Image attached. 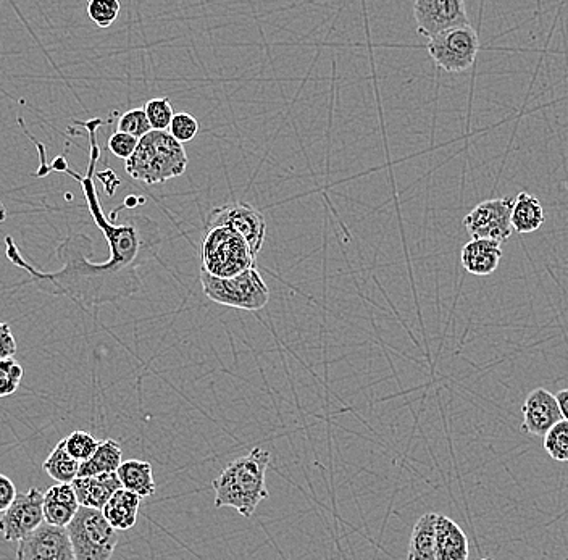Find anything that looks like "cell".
<instances>
[{
    "instance_id": "1",
    "label": "cell",
    "mask_w": 568,
    "mask_h": 560,
    "mask_svg": "<svg viewBox=\"0 0 568 560\" xmlns=\"http://www.w3.org/2000/svg\"><path fill=\"white\" fill-rule=\"evenodd\" d=\"M270 462V452L254 448L247 456L226 465V469L212 481L215 507H231L241 517H252L259 504L268 498L267 469Z\"/></svg>"
},
{
    "instance_id": "2",
    "label": "cell",
    "mask_w": 568,
    "mask_h": 560,
    "mask_svg": "<svg viewBox=\"0 0 568 560\" xmlns=\"http://www.w3.org/2000/svg\"><path fill=\"white\" fill-rule=\"evenodd\" d=\"M188 168V155L168 131H151L139 139L136 151L126 160L125 170L133 180L162 184L183 175Z\"/></svg>"
},
{
    "instance_id": "3",
    "label": "cell",
    "mask_w": 568,
    "mask_h": 560,
    "mask_svg": "<svg viewBox=\"0 0 568 560\" xmlns=\"http://www.w3.org/2000/svg\"><path fill=\"white\" fill-rule=\"evenodd\" d=\"M202 291L210 301L233 309L262 310L270 301V291L257 268H249L233 278H217L201 270Z\"/></svg>"
},
{
    "instance_id": "4",
    "label": "cell",
    "mask_w": 568,
    "mask_h": 560,
    "mask_svg": "<svg viewBox=\"0 0 568 560\" xmlns=\"http://www.w3.org/2000/svg\"><path fill=\"white\" fill-rule=\"evenodd\" d=\"M255 267V255L243 236L228 228L205 230L202 270L217 278H233Z\"/></svg>"
},
{
    "instance_id": "5",
    "label": "cell",
    "mask_w": 568,
    "mask_h": 560,
    "mask_svg": "<svg viewBox=\"0 0 568 560\" xmlns=\"http://www.w3.org/2000/svg\"><path fill=\"white\" fill-rule=\"evenodd\" d=\"M67 531L75 560H110L117 549V530L110 527L102 510L80 506Z\"/></svg>"
},
{
    "instance_id": "6",
    "label": "cell",
    "mask_w": 568,
    "mask_h": 560,
    "mask_svg": "<svg viewBox=\"0 0 568 560\" xmlns=\"http://www.w3.org/2000/svg\"><path fill=\"white\" fill-rule=\"evenodd\" d=\"M428 54L447 73L465 72L473 67L480 52V38L472 26H460L439 34L426 44Z\"/></svg>"
},
{
    "instance_id": "7",
    "label": "cell",
    "mask_w": 568,
    "mask_h": 560,
    "mask_svg": "<svg viewBox=\"0 0 568 560\" xmlns=\"http://www.w3.org/2000/svg\"><path fill=\"white\" fill-rule=\"evenodd\" d=\"M212 228H228L243 236L255 257L264 246L265 235H267V222H265L264 215L255 209L254 205L246 204V202H231V204L213 209L207 217L205 230H212Z\"/></svg>"
},
{
    "instance_id": "8",
    "label": "cell",
    "mask_w": 568,
    "mask_h": 560,
    "mask_svg": "<svg viewBox=\"0 0 568 560\" xmlns=\"http://www.w3.org/2000/svg\"><path fill=\"white\" fill-rule=\"evenodd\" d=\"M515 197L506 196L489 199L473 207L472 212L464 218V226L472 239H488L502 244L512 235V207Z\"/></svg>"
},
{
    "instance_id": "9",
    "label": "cell",
    "mask_w": 568,
    "mask_h": 560,
    "mask_svg": "<svg viewBox=\"0 0 568 560\" xmlns=\"http://www.w3.org/2000/svg\"><path fill=\"white\" fill-rule=\"evenodd\" d=\"M414 17L418 34L428 39L470 25L467 7L462 0H417Z\"/></svg>"
},
{
    "instance_id": "10",
    "label": "cell",
    "mask_w": 568,
    "mask_h": 560,
    "mask_svg": "<svg viewBox=\"0 0 568 560\" xmlns=\"http://www.w3.org/2000/svg\"><path fill=\"white\" fill-rule=\"evenodd\" d=\"M44 493L38 488H31L23 494H17L9 509L0 517V533L5 541H21L31 535L44 523Z\"/></svg>"
},
{
    "instance_id": "11",
    "label": "cell",
    "mask_w": 568,
    "mask_h": 560,
    "mask_svg": "<svg viewBox=\"0 0 568 560\" xmlns=\"http://www.w3.org/2000/svg\"><path fill=\"white\" fill-rule=\"evenodd\" d=\"M17 560H75L67 528L42 523L18 541Z\"/></svg>"
},
{
    "instance_id": "12",
    "label": "cell",
    "mask_w": 568,
    "mask_h": 560,
    "mask_svg": "<svg viewBox=\"0 0 568 560\" xmlns=\"http://www.w3.org/2000/svg\"><path fill=\"white\" fill-rule=\"evenodd\" d=\"M523 433L533 436H543L554 425L562 420L559 404L551 391L544 388H536L528 394L522 407Z\"/></svg>"
},
{
    "instance_id": "13",
    "label": "cell",
    "mask_w": 568,
    "mask_h": 560,
    "mask_svg": "<svg viewBox=\"0 0 568 560\" xmlns=\"http://www.w3.org/2000/svg\"><path fill=\"white\" fill-rule=\"evenodd\" d=\"M71 488L75 491L76 499L81 507L102 510L113 494L123 486L117 473H105V475H96V477H78L71 483Z\"/></svg>"
},
{
    "instance_id": "14",
    "label": "cell",
    "mask_w": 568,
    "mask_h": 560,
    "mask_svg": "<svg viewBox=\"0 0 568 560\" xmlns=\"http://www.w3.org/2000/svg\"><path fill=\"white\" fill-rule=\"evenodd\" d=\"M78 509L80 502L76 499L71 485L57 483L44 493V502H42L44 522L52 527L67 528L71 520L75 519Z\"/></svg>"
},
{
    "instance_id": "15",
    "label": "cell",
    "mask_w": 568,
    "mask_h": 560,
    "mask_svg": "<svg viewBox=\"0 0 568 560\" xmlns=\"http://www.w3.org/2000/svg\"><path fill=\"white\" fill-rule=\"evenodd\" d=\"M502 247L488 239H472L465 244L460 254V262L472 275L488 276L496 272L501 264Z\"/></svg>"
},
{
    "instance_id": "16",
    "label": "cell",
    "mask_w": 568,
    "mask_h": 560,
    "mask_svg": "<svg viewBox=\"0 0 568 560\" xmlns=\"http://www.w3.org/2000/svg\"><path fill=\"white\" fill-rule=\"evenodd\" d=\"M468 538L464 530L446 515L436 522V560H467Z\"/></svg>"
},
{
    "instance_id": "17",
    "label": "cell",
    "mask_w": 568,
    "mask_h": 560,
    "mask_svg": "<svg viewBox=\"0 0 568 560\" xmlns=\"http://www.w3.org/2000/svg\"><path fill=\"white\" fill-rule=\"evenodd\" d=\"M139 507L141 498L122 488L105 504L102 514L113 530L126 531L131 530L138 522Z\"/></svg>"
},
{
    "instance_id": "18",
    "label": "cell",
    "mask_w": 568,
    "mask_h": 560,
    "mask_svg": "<svg viewBox=\"0 0 568 560\" xmlns=\"http://www.w3.org/2000/svg\"><path fill=\"white\" fill-rule=\"evenodd\" d=\"M117 477L120 478L123 489L131 491L141 499L149 498L157 489L152 465L146 460L131 459L122 462L118 467Z\"/></svg>"
},
{
    "instance_id": "19",
    "label": "cell",
    "mask_w": 568,
    "mask_h": 560,
    "mask_svg": "<svg viewBox=\"0 0 568 560\" xmlns=\"http://www.w3.org/2000/svg\"><path fill=\"white\" fill-rule=\"evenodd\" d=\"M544 209L539 199L528 193H520L515 197L514 207H512V230L517 231L518 235H528L535 233L544 225Z\"/></svg>"
},
{
    "instance_id": "20",
    "label": "cell",
    "mask_w": 568,
    "mask_h": 560,
    "mask_svg": "<svg viewBox=\"0 0 568 560\" xmlns=\"http://www.w3.org/2000/svg\"><path fill=\"white\" fill-rule=\"evenodd\" d=\"M438 515L428 512L415 523L410 536L407 560H436V522Z\"/></svg>"
},
{
    "instance_id": "21",
    "label": "cell",
    "mask_w": 568,
    "mask_h": 560,
    "mask_svg": "<svg viewBox=\"0 0 568 560\" xmlns=\"http://www.w3.org/2000/svg\"><path fill=\"white\" fill-rule=\"evenodd\" d=\"M122 462L123 452L120 444L110 438L104 439L97 446L91 459L81 462L78 477H96V475H105V473H117Z\"/></svg>"
},
{
    "instance_id": "22",
    "label": "cell",
    "mask_w": 568,
    "mask_h": 560,
    "mask_svg": "<svg viewBox=\"0 0 568 560\" xmlns=\"http://www.w3.org/2000/svg\"><path fill=\"white\" fill-rule=\"evenodd\" d=\"M42 467L46 470L47 475L52 480L57 481L59 485H71L80 473V462L68 454L67 448H65V438L52 449Z\"/></svg>"
},
{
    "instance_id": "23",
    "label": "cell",
    "mask_w": 568,
    "mask_h": 560,
    "mask_svg": "<svg viewBox=\"0 0 568 560\" xmlns=\"http://www.w3.org/2000/svg\"><path fill=\"white\" fill-rule=\"evenodd\" d=\"M142 109L146 112L152 131H168L170 123H172L173 117H175L170 99H167V97H155V99L147 101Z\"/></svg>"
},
{
    "instance_id": "24",
    "label": "cell",
    "mask_w": 568,
    "mask_h": 560,
    "mask_svg": "<svg viewBox=\"0 0 568 560\" xmlns=\"http://www.w3.org/2000/svg\"><path fill=\"white\" fill-rule=\"evenodd\" d=\"M544 449L557 462H568V422L560 420L544 435Z\"/></svg>"
},
{
    "instance_id": "25",
    "label": "cell",
    "mask_w": 568,
    "mask_h": 560,
    "mask_svg": "<svg viewBox=\"0 0 568 560\" xmlns=\"http://www.w3.org/2000/svg\"><path fill=\"white\" fill-rule=\"evenodd\" d=\"M101 441H97L94 436L89 435L86 431H73L70 436L65 438V448L68 454L78 462L91 459L92 454L96 452L97 446Z\"/></svg>"
},
{
    "instance_id": "26",
    "label": "cell",
    "mask_w": 568,
    "mask_h": 560,
    "mask_svg": "<svg viewBox=\"0 0 568 560\" xmlns=\"http://www.w3.org/2000/svg\"><path fill=\"white\" fill-rule=\"evenodd\" d=\"M120 9L122 5L118 0H91L88 4V17L99 28H109L117 21Z\"/></svg>"
},
{
    "instance_id": "27",
    "label": "cell",
    "mask_w": 568,
    "mask_h": 560,
    "mask_svg": "<svg viewBox=\"0 0 568 560\" xmlns=\"http://www.w3.org/2000/svg\"><path fill=\"white\" fill-rule=\"evenodd\" d=\"M25 370L15 359L0 360V398L17 393Z\"/></svg>"
},
{
    "instance_id": "28",
    "label": "cell",
    "mask_w": 568,
    "mask_h": 560,
    "mask_svg": "<svg viewBox=\"0 0 568 560\" xmlns=\"http://www.w3.org/2000/svg\"><path fill=\"white\" fill-rule=\"evenodd\" d=\"M117 131L130 134L133 138L141 139L146 134L151 133L152 128L149 125L144 109H133L123 113L122 117H120Z\"/></svg>"
},
{
    "instance_id": "29",
    "label": "cell",
    "mask_w": 568,
    "mask_h": 560,
    "mask_svg": "<svg viewBox=\"0 0 568 560\" xmlns=\"http://www.w3.org/2000/svg\"><path fill=\"white\" fill-rule=\"evenodd\" d=\"M199 133V122L191 113H175L168 134L180 144L191 143Z\"/></svg>"
},
{
    "instance_id": "30",
    "label": "cell",
    "mask_w": 568,
    "mask_h": 560,
    "mask_svg": "<svg viewBox=\"0 0 568 560\" xmlns=\"http://www.w3.org/2000/svg\"><path fill=\"white\" fill-rule=\"evenodd\" d=\"M139 139L133 138L130 134L120 133V131H115V133L110 136L109 139V151L112 152L118 159L128 160L131 155L136 151L138 147Z\"/></svg>"
},
{
    "instance_id": "31",
    "label": "cell",
    "mask_w": 568,
    "mask_h": 560,
    "mask_svg": "<svg viewBox=\"0 0 568 560\" xmlns=\"http://www.w3.org/2000/svg\"><path fill=\"white\" fill-rule=\"evenodd\" d=\"M17 354V341L9 323L0 322V360L13 359Z\"/></svg>"
},
{
    "instance_id": "32",
    "label": "cell",
    "mask_w": 568,
    "mask_h": 560,
    "mask_svg": "<svg viewBox=\"0 0 568 560\" xmlns=\"http://www.w3.org/2000/svg\"><path fill=\"white\" fill-rule=\"evenodd\" d=\"M15 498H17V486L7 475L0 473V512L9 509Z\"/></svg>"
},
{
    "instance_id": "33",
    "label": "cell",
    "mask_w": 568,
    "mask_h": 560,
    "mask_svg": "<svg viewBox=\"0 0 568 560\" xmlns=\"http://www.w3.org/2000/svg\"><path fill=\"white\" fill-rule=\"evenodd\" d=\"M557 404H559L562 420L568 422V389H562L556 394Z\"/></svg>"
},
{
    "instance_id": "34",
    "label": "cell",
    "mask_w": 568,
    "mask_h": 560,
    "mask_svg": "<svg viewBox=\"0 0 568 560\" xmlns=\"http://www.w3.org/2000/svg\"><path fill=\"white\" fill-rule=\"evenodd\" d=\"M480 560H489V559H480Z\"/></svg>"
}]
</instances>
